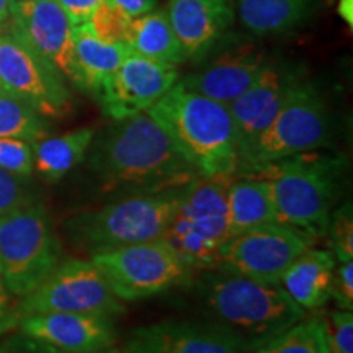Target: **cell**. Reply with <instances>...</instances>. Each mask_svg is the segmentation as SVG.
Returning a JSON list of instances; mask_svg holds the SVG:
<instances>
[{"instance_id": "39", "label": "cell", "mask_w": 353, "mask_h": 353, "mask_svg": "<svg viewBox=\"0 0 353 353\" xmlns=\"http://www.w3.org/2000/svg\"><path fill=\"white\" fill-rule=\"evenodd\" d=\"M99 353H125L121 350V348H117V347H110V348H107V350H101V352H99Z\"/></svg>"}, {"instance_id": "8", "label": "cell", "mask_w": 353, "mask_h": 353, "mask_svg": "<svg viewBox=\"0 0 353 353\" xmlns=\"http://www.w3.org/2000/svg\"><path fill=\"white\" fill-rule=\"evenodd\" d=\"M61 262V242L41 203L0 214V278L23 299Z\"/></svg>"}, {"instance_id": "31", "label": "cell", "mask_w": 353, "mask_h": 353, "mask_svg": "<svg viewBox=\"0 0 353 353\" xmlns=\"http://www.w3.org/2000/svg\"><path fill=\"white\" fill-rule=\"evenodd\" d=\"M33 201L28 179L0 167V214L23 208Z\"/></svg>"}, {"instance_id": "23", "label": "cell", "mask_w": 353, "mask_h": 353, "mask_svg": "<svg viewBox=\"0 0 353 353\" xmlns=\"http://www.w3.org/2000/svg\"><path fill=\"white\" fill-rule=\"evenodd\" d=\"M226 200L229 237L263 224L276 223L272 188L265 179L234 176L229 182Z\"/></svg>"}, {"instance_id": "12", "label": "cell", "mask_w": 353, "mask_h": 353, "mask_svg": "<svg viewBox=\"0 0 353 353\" xmlns=\"http://www.w3.org/2000/svg\"><path fill=\"white\" fill-rule=\"evenodd\" d=\"M267 59L268 52L255 37L245 38L229 32L196 61V69L179 82L188 90L229 107L257 79Z\"/></svg>"}, {"instance_id": "7", "label": "cell", "mask_w": 353, "mask_h": 353, "mask_svg": "<svg viewBox=\"0 0 353 353\" xmlns=\"http://www.w3.org/2000/svg\"><path fill=\"white\" fill-rule=\"evenodd\" d=\"M234 176H198L187 185L164 234L167 244L190 270L218 267L229 239L228 187Z\"/></svg>"}, {"instance_id": "28", "label": "cell", "mask_w": 353, "mask_h": 353, "mask_svg": "<svg viewBox=\"0 0 353 353\" xmlns=\"http://www.w3.org/2000/svg\"><path fill=\"white\" fill-rule=\"evenodd\" d=\"M325 234H329L332 245L330 252L334 254L335 260H353V210L350 201L332 211Z\"/></svg>"}, {"instance_id": "2", "label": "cell", "mask_w": 353, "mask_h": 353, "mask_svg": "<svg viewBox=\"0 0 353 353\" xmlns=\"http://www.w3.org/2000/svg\"><path fill=\"white\" fill-rule=\"evenodd\" d=\"M185 161L205 179L236 176L239 167L236 128L229 108L176 82L145 112Z\"/></svg>"}, {"instance_id": "41", "label": "cell", "mask_w": 353, "mask_h": 353, "mask_svg": "<svg viewBox=\"0 0 353 353\" xmlns=\"http://www.w3.org/2000/svg\"><path fill=\"white\" fill-rule=\"evenodd\" d=\"M0 90H2V85H0Z\"/></svg>"}, {"instance_id": "10", "label": "cell", "mask_w": 353, "mask_h": 353, "mask_svg": "<svg viewBox=\"0 0 353 353\" xmlns=\"http://www.w3.org/2000/svg\"><path fill=\"white\" fill-rule=\"evenodd\" d=\"M20 314L39 312H76L113 319L126 311L113 293L107 276L92 260L65 259L37 290L20 299Z\"/></svg>"}, {"instance_id": "26", "label": "cell", "mask_w": 353, "mask_h": 353, "mask_svg": "<svg viewBox=\"0 0 353 353\" xmlns=\"http://www.w3.org/2000/svg\"><path fill=\"white\" fill-rule=\"evenodd\" d=\"M50 136V125L32 105L7 90H0V138L34 144Z\"/></svg>"}, {"instance_id": "22", "label": "cell", "mask_w": 353, "mask_h": 353, "mask_svg": "<svg viewBox=\"0 0 353 353\" xmlns=\"http://www.w3.org/2000/svg\"><path fill=\"white\" fill-rule=\"evenodd\" d=\"M321 0H236V15L255 38L280 37L314 19Z\"/></svg>"}, {"instance_id": "6", "label": "cell", "mask_w": 353, "mask_h": 353, "mask_svg": "<svg viewBox=\"0 0 353 353\" xmlns=\"http://www.w3.org/2000/svg\"><path fill=\"white\" fill-rule=\"evenodd\" d=\"M332 113L324 94L306 79L275 118L239 152L237 172L319 151L332 136Z\"/></svg>"}, {"instance_id": "24", "label": "cell", "mask_w": 353, "mask_h": 353, "mask_svg": "<svg viewBox=\"0 0 353 353\" xmlns=\"http://www.w3.org/2000/svg\"><path fill=\"white\" fill-rule=\"evenodd\" d=\"M123 43L132 52L179 65L187 63L182 44L172 28L165 8L156 7L144 15L132 19L123 33Z\"/></svg>"}, {"instance_id": "14", "label": "cell", "mask_w": 353, "mask_h": 353, "mask_svg": "<svg viewBox=\"0 0 353 353\" xmlns=\"http://www.w3.org/2000/svg\"><path fill=\"white\" fill-rule=\"evenodd\" d=\"M10 32L64 79L81 90L74 59V25L56 0H13Z\"/></svg>"}, {"instance_id": "21", "label": "cell", "mask_w": 353, "mask_h": 353, "mask_svg": "<svg viewBox=\"0 0 353 353\" xmlns=\"http://www.w3.org/2000/svg\"><path fill=\"white\" fill-rule=\"evenodd\" d=\"M337 260L330 250L309 247L280 278V285L303 311H317L330 299Z\"/></svg>"}, {"instance_id": "27", "label": "cell", "mask_w": 353, "mask_h": 353, "mask_svg": "<svg viewBox=\"0 0 353 353\" xmlns=\"http://www.w3.org/2000/svg\"><path fill=\"white\" fill-rule=\"evenodd\" d=\"M252 353H329L324 317H303L283 334L255 348Z\"/></svg>"}, {"instance_id": "29", "label": "cell", "mask_w": 353, "mask_h": 353, "mask_svg": "<svg viewBox=\"0 0 353 353\" xmlns=\"http://www.w3.org/2000/svg\"><path fill=\"white\" fill-rule=\"evenodd\" d=\"M329 353H353V312L337 309L324 317Z\"/></svg>"}, {"instance_id": "5", "label": "cell", "mask_w": 353, "mask_h": 353, "mask_svg": "<svg viewBox=\"0 0 353 353\" xmlns=\"http://www.w3.org/2000/svg\"><path fill=\"white\" fill-rule=\"evenodd\" d=\"M185 187L134 193L88 210L65 223L70 241L88 255L105 249L162 239Z\"/></svg>"}, {"instance_id": "30", "label": "cell", "mask_w": 353, "mask_h": 353, "mask_svg": "<svg viewBox=\"0 0 353 353\" xmlns=\"http://www.w3.org/2000/svg\"><path fill=\"white\" fill-rule=\"evenodd\" d=\"M0 167L15 175L30 179L34 170L33 144L21 139L0 138Z\"/></svg>"}, {"instance_id": "11", "label": "cell", "mask_w": 353, "mask_h": 353, "mask_svg": "<svg viewBox=\"0 0 353 353\" xmlns=\"http://www.w3.org/2000/svg\"><path fill=\"white\" fill-rule=\"evenodd\" d=\"M311 234L272 223L231 236L221 245L218 267L224 272L280 283V278L293 260L314 245Z\"/></svg>"}, {"instance_id": "36", "label": "cell", "mask_w": 353, "mask_h": 353, "mask_svg": "<svg viewBox=\"0 0 353 353\" xmlns=\"http://www.w3.org/2000/svg\"><path fill=\"white\" fill-rule=\"evenodd\" d=\"M103 3L125 20L131 21L132 19H138L144 13L154 10L159 0H103Z\"/></svg>"}, {"instance_id": "18", "label": "cell", "mask_w": 353, "mask_h": 353, "mask_svg": "<svg viewBox=\"0 0 353 353\" xmlns=\"http://www.w3.org/2000/svg\"><path fill=\"white\" fill-rule=\"evenodd\" d=\"M19 330L68 353H99L113 347L117 330L110 317L76 312H39L21 316Z\"/></svg>"}, {"instance_id": "33", "label": "cell", "mask_w": 353, "mask_h": 353, "mask_svg": "<svg viewBox=\"0 0 353 353\" xmlns=\"http://www.w3.org/2000/svg\"><path fill=\"white\" fill-rule=\"evenodd\" d=\"M3 353H68L59 350V348L48 345L37 339L28 337V335L21 334L20 330L17 334L10 335L6 343L2 345Z\"/></svg>"}, {"instance_id": "9", "label": "cell", "mask_w": 353, "mask_h": 353, "mask_svg": "<svg viewBox=\"0 0 353 353\" xmlns=\"http://www.w3.org/2000/svg\"><path fill=\"white\" fill-rule=\"evenodd\" d=\"M90 260L123 303L165 293L192 273L164 239L105 249L92 254Z\"/></svg>"}, {"instance_id": "40", "label": "cell", "mask_w": 353, "mask_h": 353, "mask_svg": "<svg viewBox=\"0 0 353 353\" xmlns=\"http://www.w3.org/2000/svg\"><path fill=\"white\" fill-rule=\"evenodd\" d=\"M0 353H3V352H2V347H0Z\"/></svg>"}, {"instance_id": "13", "label": "cell", "mask_w": 353, "mask_h": 353, "mask_svg": "<svg viewBox=\"0 0 353 353\" xmlns=\"http://www.w3.org/2000/svg\"><path fill=\"white\" fill-rule=\"evenodd\" d=\"M0 85L46 120L63 118L72 110L69 83L12 32L0 33Z\"/></svg>"}, {"instance_id": "34", "label": "cell", "mask_w": 353, "mask_h": 353, "mask_svg": "<svg viewBox=\"0 0 353 353\" xmlns=\"http://www.w3.org/2000/svg\"><path fill=\"white\" fill-rule=\"evenodd\" d=\"M56 2L65 12L70 23L77 26L94 19L103 0H56Z\"/></svg>"}, {"instance_id": "1", "label": "cell", "mask_w": 353, "mask_h": 353, "mask_svg": "<svg viewBox=\"0 0 353 353\" xmlns=\"http://www.w3.org/2000/svg\"><path fill=\"white\" fill-rule=\"evenodd\" d=\"M87 161L101 190L123 196L185 187L200 176L148 113L95 131Z\"/></svg>"}, {"instance_id": "16", "label": "cell", "mask_w": 353, "mask_h": 353, "mask_svg": "<svg viewBox=\"0 0 353 353\" xmlns=\"http://www.w3.org/2000/svg\"><path fill=\"white\" fill-rule=\"evenodd\" d=\"M179 81L176 65L130 51L97 100L105 117L123 120L148 112Z\"/></svg>"}, {"instance_id": "32", "label": "cell", "mask_w": 353, "mask_h": 353, "mask_svg": "<svg viewBox=\"0 0 353 353\" xmlns=\"http://www.w3.org/2000/svg\"><path fill=\"white\" fill-rule=\"evenodd\" d=\"M330 299H334L339 309L353 311V260L341 262L335 267Z\"/></svg>"}, {"instance_id": "17", "label": "cell", "mask_w": 353, "mask_h": 353, "mask_svg": "<svg viewBox=\"0 0 353 353\" xmlns=\"http://www.w3.org/2000/svg\"><path fill=\"white\" fill-rule=\"evenodd\" d=\"M125 353H249L244 343L218 322L162 321L136 327Z\"/></svg>"}, {"instance_id": "35", "label": "cell", "mask_w": 353, "mask_h": 353, "mask_svg": "<svg viewBox=\"0 0 353 353\" xmlns=\"http://www.w3.org/2000/svg\"><path fill=\"white\" fill-rule=\"evenodd\" d=\"M13 298L15 296L7 290L6 283L0 278V335H3L19 325L21 314L19 304H15Z\"/></svg>"}, {"instance_id": "25", "label": "cell", "mask_w": 353, "mask_h": 353, "mask_svg": "<svg viewBox=\"0 0 353 353\" xmlns=\"http://www.w3.org/2000/svg\"><path fill=\"white\" fill-rule=\"evenodd\" d=\"M95 131V128L83 126L39 139L33 144L34 170L50 182L61 180L85 161Z\"/></svg>"}, {"instance_id": "19", "label": "cell", "mask_w": 353, "mask_h": 353, "mask_svg": "<svg viewBox=\"0 0 353 353\" xmlns=\"http://www.w3.org/2000/svg\"><path fill=\"white\" fill-rule=\"evenodd\" d=\"M165 13L187 61L196 63L231 32L236 0H167Z\"/></svg>"}, {"instance_id": "37", "label": "cell", "mask_w": 353, "mask_h": 353, "mask_svg": "<svg viewBox=\"0 0 353 353\" xmlns=\"http://www.w3.org/2000/svg\"><path fill=\"white\" fill-rule=\"evenodd\" d=\"M339 13L343 19V21H347L348 25H353V0H339V7H337Z\"/></svg>"}, {"instance_id": "4", "label": "cell", "mask_w": 353, "mask_h": 353, "mask_svg": "<svg viewBox=\"0 0 353 353\" xmlns=\"http://www.w3.org/2000/svg\"><path fill=\"white\" fill-rule=\"evenodd\" d=\"M198 291L216 322L231 330L249 353L306 317L280 283L223 272L201 276Z\"/></svg>"}, {"instance_id": "38", "label": "cell", "mask_w": 353, "mask_h": 353, "mask_svg": "<svg viewBox=\"0 0 353 353\" xmlns=\"http://www.w3.org/2000/svg\"><path fill=\"white\" fill-rule=\"evenodd\" d=\"M13 0H0V25H3L10 19V10H12Z\"/></svg>"}, {"instance_id": "20", "label": "cell", "mask_w": 353, "mask_h": 353, "mask_svg": "<svg viewBox=\"0 0 353 353\" xmlns=\"http://www.w3.org/2000/svg\"><path fill=\"white\" fill-rule=\"evenodd\" d=\"M72 39L81 92L97 99L101 87L120 68L131 50L120 39L101 37L90 21L74 26Z\"/></svg>"}, {"instance_id": "3", "label": "cell", "mask_w": 353, "mask_h": 353, "mask_svg": "<svg viewBox=\"0 0 353 353\" xmlns=\"http://www.w3.org/2000/svg\"><path fill=\"white\" fill-rule=\"evenodd\" d=\"M244 175L270 183L278 224L317 237L327 231L341 196L345 159L314 151L252 167Z\"/></svg>"}, {"instance_id": "15", "label": "cell", "mask_w": 353, "mask_h": 353, "mask_svg": "<svg viewBox=\"0 0 353 353\" xmlns=\"http://www.w3.org/2000/svg\"><path fill=\"white\" fill-rule=\"evenodd\" d=\"M306 79V68L301 63L268 56L257 79L228 107L236 128L239 152L275 118L290 95Z\"/></svg>"}]
</instances>
